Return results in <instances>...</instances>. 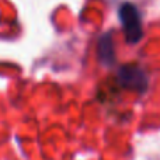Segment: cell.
<instances>
[{
	"instance_id": "2",
	"label": "cell",
	"mask_w": 160,
	"mask_h": 160,
	"mask_svg": "<svg viewBox=\"0 0 160 160\" xmlns=\"http://www.w3.org/2000/svg\"><path fill=\"white\" fill-rule=\"evenodd\" d=\"M118 80L124 87L136 91H145L148 87V79L143 70L138 66H124L119 69Z\"/></svg>"
},
{
	"instance_id": "1",
	"label": "cell",
	"mask_w": 160,
	"mask_h": 160,
	"mask_svg": "<svg viewBox=\"0 0 160 160\" xmlns=\"http://www.w3.org/2000/svg\"><path fill=\"white\" fill-rule=\"evenodd\" d=\"M119 18L129 44H136L142 38V22L139 11L132 3H125L119 8Z\"/></svg>"
}]
</instances>
